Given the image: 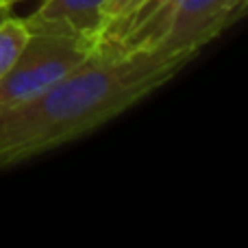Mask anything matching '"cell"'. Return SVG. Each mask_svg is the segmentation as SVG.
Instances as JSON below:
<instances>
[{
  "instance_id": "cell-1",
  "label": "cell",
  "mask_w": 248,
  "mask_h": 248,
  "mask_svg": "<svg viewBox=\"0 0 248 248\" xmlns=\"http://www.w3.org/2000/svg\"><path fill=\"white\" fill-rule=\"evenodd\" d=\"M192 59L124 52L98 39L85 61L39 96L0 113V170L111 122L176 77Z\"/></svg>"
},
{
  "instance_id": "cell-2",
  "label": "cell",
  "mask_w": 248,
  "mask_h": 248,
  "mask_svg": "<svg viewBox=\"0 0 248 248\" xmlns=\"http://www.w3.org/2000/svg\"><path fill=\"white\" fill-rule=\"evenodd\" d=\"M248 0H148L98 39L124 52L196 59L246 13Z\"/></svg>"
},
{
  "instance_id": "cell-3",
  "label": "cell",
  "mask_w": 248,
  "mask_h": 248,
  "mask_svg": "<svg viewBox=\"0 0 248 248\" xmlns=\"http://www.w3.org/2000/svg\"><path fill=\"white\" fill-rule=\"evenodd\" d=\"M98 42L72 35L31 33L17 59L0 78V113L16 109L70 74Z\"/></svg>"
},
{
  "instance_id": "cell-4",
  "label": "cell",
  "mask_w": 248,
  "mask_h": 248,
  "mask_svg": "<svg viewBox=\"0 0 248 248\" xmlns=\"http://www.w3.org/2000/svg\"><path fill=\"white\" fill-rule=\"evenodd\" d=\"M105 4L107 0H44V4L22 20L29 33L72 35L98 42Z\"/></svg>"
},
{
  "instance_id": "cell-5",
  "label": "cell",
  "mask_w": 248,
  "mask_h": 248,
  "mask_svg": "<svg viewBox=\"0 0 248 248\" xmlns=\"http://www.w3.org/2000/svg\"><path fill=\"white\" fill-rule=\"evenodd\" d=\"M29 35L31 33L22 17L9 16L4 22H0V78L17 59Z\"/></svg>"
},
{
  "instance_id": "cell-6",
  "label": "cell",
  "mask_w": 248,
  "mask_h": 248,
  "mask_svg": "<svg viewBox=\"0 0 248 248\" xmlns=\"http://www.w3.org/2000/svg\"><path fill=\"white\" fill-rule=\"evenodd\" d=\"M148 0H107L103 9V16H100V35L105 33L107 29H113V26L122 24L124 20H128L131 16H135Z\"/></svg>"
},
{
  "instance_id": "cell-7",
  "label": "cell",
  "mask_w": 248,
  "mask_h": 248,
  "mask_svg": "<svg viewBox=\"0 0 248 248\" xmlns=\"http://www.w3.org/2000/svg\"><path fill=\"white\" fill-rule=\"evenodd\" d=\"M9 16H11V7H9V2L7 0H0V22H4Z\"/></svg>"
},
{
  "instance_id": "cell-8",
  "label": "cell",
  "mask_w": 248,
  "mask_h": 248,
  "mask_svg": "<svg viewBox=\"0 0 248 248\" xmlns=\"http://www.w3.org/2000/svg\"><path fill=\"white\" fill-rule=\"evenodd\" d=\"M7 2H9V7H16V4H20V2H26V0H7Z\"/></svg>"
}]
</instances>
